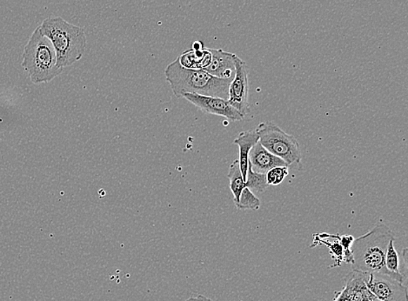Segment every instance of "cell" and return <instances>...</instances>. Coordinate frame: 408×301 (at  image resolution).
I'll use <instances>...</instances> for the list:
<instances>
[{"mask_svg":"<svg viewBox=\"0 0 408 301\" xmlns=\"http://www.w3.org/2000/svg\"><path fill=\"white\" fill-rule=\"evenodd\" d=\"M39 27L53 46L58 68L71 67L82 60L87 49L84 27L69 23L61 17L47 18Z\"/></svg>","mask_w":408,"mask_h":301,"instance_id":"1","label":"cell"},{"mask_svg":"<svg viewBox=\"0 0 408 301\" xmlns=\"http://www.w3.org/2000/svg\"><path fill=\"white\" fill-rule=\"evenodd\" d=\"M165 75L177 98H182L186 94H196L224 100L229 98L230 80L216 78L205 70L184 68L178 58L167 65Z\"/></svg>","mask_w":408,"mask_h":301,"instance_id":"2","label":"cell"},{"mask_svg":"<svg viewBox=\"0 0 408 301\" xmlns=\"http://www.w3.org/2000/svg\"><path fill=\"white\" fill-rule=\"evenodd\" d=\"M395 233L384 224H378L369 233L355 238L351 247L352 269L362 274L384 273L385 252Z\"/></svg>","mask_w":408,"mask_h":301,"instance_id":"3","label":"cell"},{"mask_svg":"<svg viewBox=\"0 0 408 301\" xmlns=\"http://www.w3.org/2000/svg\"><path fill=\"white\" fill-rule=\"evenodd\" d=\"M22 67L28 72L33 84L49 83L63 72L58 68L53 45L39 27L33 31L25 46Z\"/></svg>","mask_w":408,"mask_h":301,"instance_id":"4","label":"cell"},{"mask_svg":"<svg viewBox=\"0 0 408 301\" xmlns=\"http://www.w3.org/2000/svg\"><path fill=\"white\" fill-rule=\"evenodd\" d=\"M255 131L260 144L284 161L288 167L301 163L300 144L294 136L285 133L274 122L260 123Z\"/></svg>","mask_w":408,"mask_h":301,"instance_id":"5","label":"cell"},{"mask_svg":"<svg viewBox=\"0 0 408 301\" xmlns=\"http://www.w3.org/2000/svg\"><path fill=\"white\" fill-rule=\"evenodd\" d=\"M366 288L378 301H408L407 286L387 274H363Z\"/></svg>","mask_w":408,"mask_h":301,"instance_id":"6","label":"cell"},{"mask_svg":"<svg viewBox=\"0 0 408 301\" xmlns=\"http://www.w3.org/2000/svg\"><path fill=\"white\" fill-rule=\"evenodd\" d=\"M235 75L229 89V104L246 117L249 113V83L246 65L236 55L234 58Z\"/></svg>","mask_w":408,"mask_h":301,"instance_id":"7","label":"cell"},{"mask_svg":"<svg viewBox=\"0 0 408 301\" xmlns=\"http://www.w3.org/2000/svg\"><path fill=\"white\" fill-rule=\"evenodd\" d=\"M182 98L205 113L226 117L231 121H241L244 116L231 106L227 100L218 97L205 96L196 94H186Z\"/></svg>","mask_w":408,"mask_h":301,"instance_id":"8","label":"cell"},{"mask_svg":"<svg viewBox=\"0 0 408 301\" xmlns=\"http://www.w3.org/2000/svg\"><path fill=\"white\" fill-rule=\"evenodd\" d=\"M212 54L210 64L204 70L216 78L233 80L235 75L234 53L222 49H209Z\"/></svg>","mask_w":408,"mask_h":301,"instance_id":"9","label":"cell"},{"mask_svg":"<svg viewBox=\"0 0 408 301\" xmlns=\"http://www.w3.org/2000/svg\"><path fill=\"white\" fill-rule=\"evenodd\" d=\"M249 165L253 171L263 174L276 167H288L284 161L264 148L259 141L250 150Z\"/></svg>","mask_w":408,"mask_h":301,"instance_id":"10","label":"cell"},{"mask_svg":"<svg viewBox=\"0 0 408 301\" xmlns=\"http://www.w3.org/2000/svg\"><path fill=\"white\" fill-rule=\"evenodd\" d=\"M259 141V136L256 131H245L238 134L234 139V144L238 146V163L244 181L249 167V153L253 146Z\"/></svg>","mask_w":408,"mask_h":301,"instance_id":"11","label":"cell"},{"mask_svg":"<svg viewBox=\"0 0 408 301\" xmlns=\"http://www.w3.org/2000/svg\"><path fill=\"white\" fill-rule=\"evenodd\" d=\"M212 54L210 50H187L178 58L180 65L189 69L204 70L210 64Z\"/></svg>","mask_w":408,"mask_h":301,"instance_id":"12","label":"cell"},{"mask_svg":"<svg viewBox=\"0 0 408 301\" xmlns=\"http://www.w3.org/2000/svg\"><path fill=\"white\" fill-rule=\"evenodd\" d=\"M395 241H391L389 243L387 252H385L383 274H387L389 276L395 278L396 281L404 282L406 281V277L400 273V260L398 252L396 251Z\"/></svg>","mask_w":408,"mask_h":301,"instance_id":"13","label":"cell"},{"mask_svg":"<svg viewBox=\"0 0 408 301\" xmlns=\"http://www.w3.org/2000/svg\"><path fill=\"white\" fill-rule=\"evenodd\" d=\"M227 178L229 179L230 189L234 196V203H236V202L240 200L242 191H243L246 187L244 178L243 176H242L240 163H238V160H234V162L230 165Z\"/></svg>","mask_w":408,"mask_h":301,"instance_id":"14","label":"cell"},{"mask_svg":"<svg viewBox=\"0 0 408 301\" xmlns=\"http://www.w3.org/2000/svg\"><path fill=\"white\" fill-rule=\"evenodd\" d=\"M245 186L252 192L264 193L267 188L266 174H260L253 170L249 165L248 174H246Z\"/></svg>","mask_w":408,"mask_h":301,"instance_id":"15","label":"cell"},{"mask_svg":"<svg viewBox=\"0 0 408 301\" xmlns=\"http://www.w3.org/2000/svg\"><path fill=\"white\" fill-rule=\"evenodd\" d=\"M260 202L258 197L255 196V194L249 190L248 187H245L243 191L241 194L240 200H238L235 205L238 210L246 211V210H258L260 207Z\"/></svg>","mask_w":408,"mask_h":301,"instance_id":"16","label":"cell"},{"mask_svg":"<svg viewBox=\"0 0 408 301\" xmlns=\"http://www.w3.org/2000/svg\"><path fill=\"white\" fill-rule=\"evenodd\" d=\"M289 174L288 167H276L268 171L266 179L268 186H279Z\"/></svg>","mask_w":408,"mask_h":301,"instance_id":"17","label":"cell"},{"mask_svg":"<svg viewBox=\"0 0 408 301\" xmlns=\"http://www.w3.org/2000/svg\"><path fill=\"white\" fill-rule=\"evenodd\" d=\"M186 301H213V300L208 298V297L200 295L197 296L190 297V298L187 299Z\"/></svg>","mask_w":408,"mask_h":301,"instance_id":"18","label":"cell"},{"mask_svg":"<svg viewBox=\"0 0 408 301\" xmlns=\"http://www.w3.org/2000/svg\"><path fill=\"white\" fill-rule=\"evenodd\" d=\"M204 44L202 43L201 41H198V40H197V41L193 43V50H201L204 49Z\"/></svg>","mask_w":408,"mask_h":301,"instance_id":"19","label":"cell"}]
</instances>
